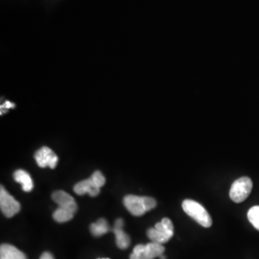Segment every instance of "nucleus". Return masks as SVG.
I'll return each mask as SVG.
<instances>
[{"label": "nucleus", "instance_id": "nucleus-1", "mask_svg": "<svg viewBox=\"0 0 259 259\" xmlns=\"http://www.w3.org/2000/svg\"><path fill=\"white\" fill-rule=\"evenodd\" d=\"M52 199L59 205V208L53 213L56 222L65 223L71 220L77 211L74 198L65 191H55L52 194Z\"/></svg>", "mask_w": 259, "mask_h": 259}, {"label": "nucleus", "instance_id": "nucleus-2", "mask_svg": "<svg viewBox=\"0 0 259 259\" xmlns=\"http://www.w3.org/2000/svg\"><path fill=\"white\" fill-rule=\"evenodd\" d=\"M125 207L134 216H141L156 207L157 202L154 198L136 195H127L124 198Z\"/></svg>", "mask_w": 259, "mask_h": 259}, {"label": "nucleus", "instance_id": "nucleus-3", "mask_svg": "<svg viewBox=\"0 0 259 259\" xmlns=\"http://www.w3.org/2000/svg\"><path fill=\"white\" fill-rule=\"evenodd\" d=\"M183 209L188 216L194 219L204 228H209L212 225V219L209 213L201 204L193 200H185L183 202Z\"/></svg>", "mask_w": 259, "mask_h": 259}, {"label": "nucleus", "instance_id": "nucleus-4", "mask_svg": "<svg viewBox=\"0 0 259 259\" xmlns=\"http://www.w3.org/2000/svg\"><path fill=\"white\" fill-rule=\"evenodd\" d=\"M151 242L163 245L170 240L174 235V226L169 218H163L156 226L148 230L147 232Z\"/></svg>", "mask_w": 259, "mask_h": 259}, {"label": "nucleus", "instance_id": "nucleus-5", "mask_svg": "<svg viewBox=\"0 0 259 259\" xmlns=\"http://www.w3.org/2000/svg\"><path fill=\"white\" fill-rule=\"evenodd\" d=\"M165 251L163 245L151 242L146 245H138L134 248L130 259H155L160 257Z\"/></svg>", "mask_w": 259, "mask_h": 259}, {"label": "nucleus", "instance_id": "nucleus-6", "mask_svg": "<svg viewBox=\"0 0 259 259\" xmlns=\"http://www.w3.org/2000/svg\"><path fill=\"white\" fill-rule=\"evenodd\" d=\"M252 190V182L248 177H241L236 180L231 187L230 198L234 203L244 202Z\"/></svg>", "mask_w": 259, "mask_h": 259}, {"label": "nucleus", "instance_id": "nucleus-7", "mask_svg": "<svg viewBox=\"0 0 259 259\" xmlns=\"http://www.w3.org/2000/svg\"><path fill=\"white\" fill-rule=\"evenodd\" d=\"M0 207L2 213L8 218L15 216L20 211V204L3 186L0 188Z\"/></svg>", "mask_w": 259, "mask_h": 259}, {"label": "nucleus", "instance_id": "nucleus-8", "mask_svg": "<svg viewBox=\"0 0 259 259\" xmlns=\"http://www.w3.org/2000/svg\"><path fill=\"white\" fill-rule=\"evenodd\" d=\"M35 158L38 166L41 168L49 167L51 169L55 168L59 160V157L55 153L47 146L37 150L35 154Z\"/></svg>", "mask_w": 259, "mask_h": 259}, {"label": "nucleus", "instance_id": "nucleus-9", "mask_svg": "<svg viewBox=\"0 0 259 259\" xmlns=\"http://www.w3.org/2000/svg\"><path fill=\"white\" fill-rule=\"evenodd\" d=\"M100 186L95 183L93 178H89L87 180L81 181L76 184L74 186V191L76 194H89L92 197H96L100 193Z\"/></svg>", "mask_w": 259, "mask_h": 259}, {"label": "nucleus", "instance_id": "nucleus-10", "mask_svg": "<svg viewBox=\"0 0 259 259\" xmlns=\"http://www.w3.org/2000/svg\"><path fill=\"white\" fill-rule=\"evenodd\" d=\"M123 226H124L123 220L121 218L117 219L114 223V226L112 228V232L115 234L117 247L119 249L125 250L129 247L131 239H130L129 235L123 231Z\"/></svg>", "mask_w": 259, "mask_h": 259}, {"label": "nucleus", "instance_id": "nucleus-11", "mask_svg": "<svg viewBox=\"0 0 259 259\" xmlns=\"http://www.w3.org/2000/svg\"><path fill=\"white\" fill-rule=\"evenodd\" d=\"M0 259H27V257L15 246L3 244L0 247Z\"/></svg>", "mask_w": 259, "mask_h": 259}, {"label": "nucleus", "instance_id": "nucleus-12", "mask_svg": "<svg viewBox=\"0 0 259 259\" xmlns=\"http://www.w3.org/2000/svg\"><path fill=\"white\" fill-rule=\"evenodd\" d=\"M14 179H15L16 182H18L19 184L21 185L22 190L25 191V192H30L34 187L32 178L24 170H21V169L17 170L14 173Z\"/></svg>", "mask_w": 259, "mask_h": 259}, {"label": "nucleus", "instance_id": "nucleus-13", "mask_svg": "<svg viewBox=\"0 0 259 259\" xmlns=\"http://www.w3.org/2000/svg\"><path fill=\"white\" fill-rule=\"evenodd\" d=\"M91 232L93 236H102L104 234H106L107 232L110 231V227L109 224L107 222V220H105L104 218H100L97 222L93 223L91 225Z\"/></svg>", "mask_w": 259, "mask_h": 259}, {"label": "nucleus", "instance_id": "nucleus-14", "mask_svg": "<svg viewBox=\"0 0 259 259\" xmlns=\"http://www.w3.org/2000/svg\"><path fill=\"white\" fill-rule=\"evenodd\" d=\"M248 220L259 231V205L252 206L248 211Z\"/></svg>", "mask_w": 259, "mask_h": 259}, {"label": "nucleus", "instance_id": "nucleus-15", "mask_svg": "<svg viewBox=\"0 0 259 259\" xmlns=\"http://www.w3.org/2000/svg\"><path fill=\"white\" fill-rule=\"evenodd\" d=\"M12 108H15V104L9 102V101H6L4 105L1 106V114H3V111L6 112L8 109H12Z\"/></svg>", "mask_w": 259, "mask_h": 259}, {"label": "nucleus", "instance_id": "nucleus-16", "mask_svg": "<svg viewBox=\"0 0 259 259\" xmlns=\"http://www.w3.org/2000/svg\"><path fill=\"white\" fill-rule=\"evenodd\" d=\"M39 259H54V257L50 252H44Z\"/></svg>", "mask_w": 259, "mask_h": 259}, {"label": "nucleus", "instance_id": "nucleus-17", "mask_svg": "<svg viewBox=\"0 0 259 259\" xmlns=\"http://www.w3.org/2000/svg\"><path fill=\"white\" fill-rule=\"evenodd\" d=\"M103 259H109V258H103Z\"/></svg>", "mask_w": 259, "mask_h": 259}]
</instances>
